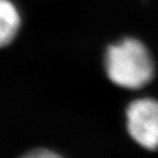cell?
<instances>
[{
	"label": "cell",
	"mask_w": 158,
	"mask_h": 158,
	"mask_svg": "<svg viewBox=\"0 0 158 158\" xmlns=\"http://www.w3.org/2000/svg\"><path fill=\"white\" fill-rule=\"evenodd\" d=\"M104 70L113 85L137 90L153 79L154 60L143 42L134 37H125L106 47Z\"/></svg>",
	"instance_id": "1"
},
{
	"label": "cell",
	"mask_w": 158,
	"mask_h": 158,
	"mask_svg": "<svg viewBox=\"0 0 158 158\" xmlns=\"http://www.w3.org/2000/svg\"><path fill=\"white\" fill-rule=\"evenodd\" d=\"M126 130L135 143L148 151L158 149V101L135 99L125 111Z\"/></svg>",
	"instance_id": "2"
},
{
	"label": "cell",
	"mask_w": 158,
	"mask_h": 158,
	"mask_svg": "<svg viewBox=\"0 0 158 158\" xmlns=\"http://www.w3.org/2000/svg\"><path fill=\"white\" fill-rule=\"evenodd\" d=\"M22 27V15L12 0H0V48L9 46Z\"/></svg>",
	"instance_id": "3"
},
{
	"label": "cell",
	"mask_w": 158,
	"mask_h": 158,
	"mask_svg": "<svg viewBox=\"0 0 158 158\" xmlns=\"http://www.w3.org/2000/svg\"><path fill=\"white\" fill-rule=\"evenodd\" d=\"M21 158H64L57 152L48 148H35L27 152Z\"/></svg>",
	"instance_id": "4"
}]
</instances>
